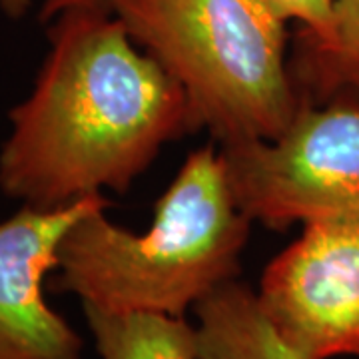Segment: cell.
<instances>
[{"label":"cell","mask_w":359,"mask_h":359,"mask_svg":"<svg viewBox=\"0 0 359 359\" xmlns=\"http://www.w3.org/2000/svg\"><path fill=\"white\" fill-rule=\"evenodd\" d=\"M48 40L0 152L8 198L58 208L102 190L126 192L164 144L198 130L184 88L108 4L58 14Z\"/></svg>","instance_id":"6da1fadb"},{"label":"cell","mask_w":359,"mask_h":359,"mask_svg":"<svg viewBox=\"0 0 359 359\" xmlns=\"http://www.w3.org/2000/svg\"><path fill=\"white\" fill-rule=\"evenodd\" d=\"M102 204L66 231L52 290L112 311L186 316L238 280L252 218L238 205L222 154L186 158L144 233L112 224Z\"/></svg>","instance_id":"7a4b0ae2"},{"label":"cell","mask_w":359,"mask_h":359,"mask_svg":"<svg viewBox=\"0 0 359 359\" xmlns=\"http://www.w3.org/2000/svg\"><path fill=\"white\" fill-rule=\"evenodd\" d=\"M130 39L184 88L196 126L226 144L280 138L302 102L285 22L262 0H110Z\"/></svg>","instance_id":"3957f363"},{"label":"cell","mask_w":359,"mask_h":359,"mask_svg":"<svg viewBox=\"0 0 359 359\" xmlns=\"http://www.w3.org/2000/svg\"><path fill=\"white\" fill-rule=\"evenodd\" d=\"M238 205L269 230L359 219V104H304L276 140L219 150Z\"/></svg>","instance_id":"277c9868"},{"label":"cell","mask_w":359,"mask_h":359,"mask_svg":"<svg viewBox=\"0 0 359 359\" xmlns=\"http://www.w3.org/2000/svg\"><path fill=\"white\" fill-rule=\"evenodd\" d=\"M262 311L302 359L359 358V219H311L269 262Z\"/></svg>","instance_id":"5b68a950"},{"label":"cell","mask_w":359,"mask_h":359,"mask_svg":"<svg viewBox=\"0 0 359 359\" xmlns=\"http://www.w3.org/2000/svg\"><path fill=\"white\" fill-rule=\"evenodd\" d=\"M102 204V194L58 208L25 204L0 222V359H84L82 337L48 306L44 282L66 231Z\"/></svg>","instance_id":"8992f818"},{"label":"cell","mask_w":359,"mask_h":359,"mask_svg":"<svg viewBox=\"0 0 359 359\" xmlns=\"http://www.w3.org/2000/svg\"><path fill=\"white\" fill-rule=\"evenodd\" d=\"M198 359H302L262 311L256 292L233 280L196 308Z\"/></svg>","instance_id":"52a82bcc"},{"label":"cell","mask_w":359,"mask_h":359,"mask_svg":"<svg viewBox=\"0 0 359 359\" xmlns=\"http://www.w3.org/2000/svg\"><path fill=\"white\" fill-rule=\"evenodd\" d=\"M290 72L302 102L359 104V0H335L334 28L325 42L295 34Z\"/></svg>","instance_id":"ba28073f"},{"label":"cell","mask_w":359,"mask_h":359,"mask_svg":"<svg viewBox=\"0 0 359 359\" xmlns=\"http://www.w3.org/2000/svg\"><path fill=\"white\" fill-rule=\"evenodd\" d=\"M82 309L100 359H198V332L186 316Z\"/></svg>","instance_id":"9c48e42d"},{"label":"cell","mask_w":359,"mask_h":359,"mask_svg":"<svg viewBox=\"0 0 359 359\" xmlns=\"http://www.w3.org/2000/svg\"><path fill=\"white\" fill-rule=\"evenodd\" d=\"M283 22L299 25L297 36L309 42H325L334 28L335 0H262Z\"/></svg>","instance_id":"30bf717a"},{"label":"cell","mask_w":359,"mask_h":359,"mask_svg":"<svg viewBox=\"0 0 359 359\" xmlns=\"http://www.w3.org/2000/svg\"><path fill=\"white\" fill-rule=\"evenodd\" d=\"M110 0H42L40 6V22H50L58 14L74 8H92V6H104Z\"/></svg>","instance_id":"8fae6325"},{"label":"cell","mask_w":359,"mask_h":359,"mask_svg":"<svg viewBox=\"0 0 359 359\" xmlns=\"http://www.w3.org/2000/svg\"><path fill=\"white\" fill-rule=\"evenodd\" d=\"M30 2L32 0H0V11L13 20H20L28 13Z\"/></svg>","instance_id":"7c38bea8"}]
</instances>
